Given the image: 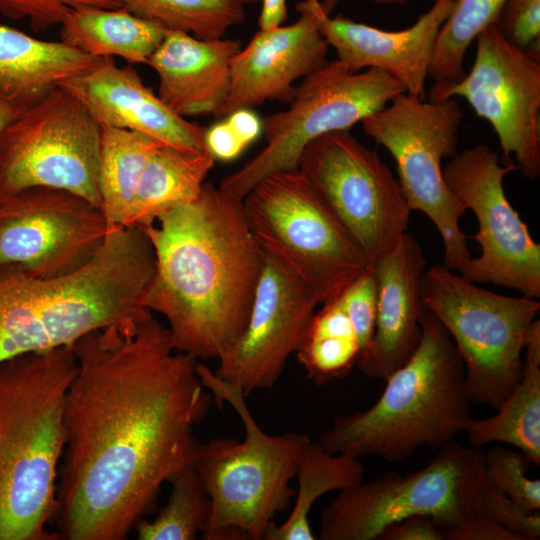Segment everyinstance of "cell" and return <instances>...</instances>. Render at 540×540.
<instances>
[{"mask_svg": "<svg viewBox=\"0 0 540 540\" xmlns=\"http://www.w3.org/2000/svg\"><path fill=\"white\" fill-rule=\"evenodd\" d=\"M77 371L53 524L63 540H123L163 483L194 461L193 429L212 398L199 360L175 349L153 315L134 329L96 330L73 345Z\"/></svg>", "mask_w": 540, "mask_h": 540, "instance_id": "6da1fadb", "label": "cell"}, {"mask_svg": "<svg viewBox=\"0 0 540 540\" xmlns=\"http://www.w3.org/2000/svg\"><path fill=\"white\" fill-rule=\"evenodd\" d=\"M140 229L155 255L144 306L166 319L177 351L218 360L246 327L264 260L243 200L205 182Z\"/></svg>", "mask_w": 540, "mask_h": 540, "instance_id": "7a4b0ae2", "label": "cell"}, {"mask_svg": "<svg viewBox=\"0 0 540 540\" xmlns=\"http://www.w3.org/2000/svg\"><path fill=\"white\" fill-rule=\"evenodd\" d=\"M155 272L150 240L138 227L116 226L79 269L40 278L19 265L0 267V362L72 346L101 329H134L152 315L144 298Z\"/></svg>", "mask_w": 540, "mask_h": 540, "instance_id": "3957f363", "label": "cell"}, {"mask_svg": "<svg viewBox=\"0 0 540 540\" xmlns=\"http://www.w3.org/2000/svg\"><path fill=\"white\" fill-rule=\"evenodd\" d=\"M76 371L72 346L0 362V540H59L50 526Z\"/></svg>", "mask_w": 540, "mask_h": 540, "instance_id": "277c9868", "label": "cell"}, {"mask_svg": "<svg viewBox=\"0 0 540 540\" xmlns=\"http://www.w3.org/2000/svg\"><path fill=\"white\" fill-rule=\"evenodd\" d=\"M421 327L415 352L385 380L374 405L337 416L318 445L332 454L399 462L423 446L439 449L464 431L471 402L463 360L445 327L427 308Z\"/></svg>", "mask_w": 540, "mask_h": 540, "instance_id": "5b68a950", "label": "cell"}, {"mask_svg": "<svg viewBox=\"0 0 540 540\" xmlns=\"http://www.w3.org/2000/svg\"><path fill=\"white\" fill-rule=\"evenodd\" d=\"M197 374L220 408L224 403L233 407L245 431L242 440L215 438L197 446L194 465L211 500L202 539L265 540L275 515L291 505L295 491L290 483L311 440L295 432H264L251 415L241 388L219 378L201 362Z\"/></svg>", "mask_w": 540, "mask_h": 540, "instance_id": "8992f818", "label": "cell"}, {"mask_svg": "<svg viewBox=\"0 0 540 540\" xmlns=\"http://www.w3.org/2000/svg\"><path fill=\"white\" fill-rule=\"evenodd\" d=\"M243 209L263 254L298 277L321 305L371 266L298 169L262 179L243 198Z\"/></svg>", "mask_w": 540, "mask_h": 540, "instance_id": "52a82bcc", "label": "cell"}, {"mask_svg": "<svg viewBox=\"0 0 540 540\" xmlns=\"http://www.w3.org/2000/svg\"><path fill=\"white\" fill-rule=\"evenodd\" d=\"M421 296L463 360L469 401L497 410L522 377L525 335L540 302L483 289L445 265L425 270Z\"/></svg>", "mask_w": 540, "mask_h": 540, "instance_id": "ba28073f", "label": "cell"}, {"mask_svg": "<svg viewBox=\"0 0 540 540\" xmlns=\"http://www.w3.org/2000/svg\"><path fill=\"white\" fill-rule=\"evenodd\" d=\"M484 452L448 442L421 470L389 471L341 490L321 514L319 540H378L410 516L433 518L442 530L471 513L484 483Z\"/></svg>", "mask_w": 540, "mask_h": 540, "instance_id": "9c48e42d", "label": "cell"}, {"mask_svg": "<svg viewBox=\"0 0 540 540\" xmlns=\"http://www.w3.org/2000/svg\"><path fill=\"white\" fill-rule=\"evenodd\" d=\"M463 118L455 98L430 101L405 92L361 121L364 132L394 158L410 209L423 212L436 226L444 265L455 272L472 258L459 225L467 209L447 186L442 160L455 155Z\"/></svg>", "mask_w": 540, "mask_h": 540, "instance_id": "30bf717a", "label": "cell"}, {"mask_svg": "<svg viewBox=\"0 0 540 540\" xmlns=\"http://www.w3.org/2000/svg\"><path fill=\"white\" fill-rule=\"evenodd\" d=\"M405 88L379 69L351 72L338 59L303 78L286 110L263 121L265 147L226 176L219 188L242 199L265 177L295 170L304 148L326 133L349 130L382 109Z\"/></svg>", "mask_w": 540, "mask_h": 540, "instance_id": "8fae6325", "label": "cell"}, {"mask_svg": "<svg viewBox=\"0 0 540 540\" xmlns=\"http://www.w3.org/2000/svg\"><path fill=\"white\" fill-rule=\"evenodd\" d=\"M100 124L69 91L57 87L0 133V195L52 187L97 207Z\"/></svg>", "mask_w": 540, "mask_h": 540, "instance_id": "7c38bea8", "label": "cell"}, {"mask_svg": "<svg viewBox=\"0 0 540 540\" xmlns=\"http://www.w3.org/2000/svg\"><path fill=\"white\" fill-rule=\"evenodd\" d=\"M297 169L372 264L407 232L410 209L378 153L349 130L326 133L303 150Z\"/></svg>", "mask_w": 540, "mask_h": 540, "instance_id": "4fadbf2b", "label": "cell"}, {"mask_svg": "<svg viewBox=\"0 0 540 540\" xmlns=\"http://www.w3.org/2000/svg\"><path fill=\"white\" fill-rule=\"evenodd\" d=\"M518 170L501 165L498 154L477 144L451 157L443 168L445 182L463 206L472 210L478 231L472 237L481 252L459 272L472 283H492L528 298L540 297V244L510 204L503 180Z\"/></svg>", "mask_w": 540, "mask_h": 540, "instance_id": "5bb4252c", "label": "cell"}, {"mask_svg": "<svg viewBox=\"0 0 540 540\" xmlns=\"http://www.w3.org/2000/svg\"><path fill=\"white\" fill-rule=\"evenodd\" d=\"M474 63L456 82H435L430 101L462 97L490 123L506 158L529 180L540 176V59L530 56L495 25L476 38Z\"/></svg>", "mask_w": 540, "mask_h": 540, "instance_id": "9a60e30c", "label": "cell"}, {"mask_svg": "<svg viewBox=\"0 0 540 540\" xmlns=\"http://www.w3.org/2000/svg\"><path fill=\"white\" fill-rule=\"evenodd\" d=\"M109 229L100 207L64 189L0 195V267L45 279L69 274L93 258Z\"/></svg>", "mask_w": 540, "mask_h": 540, "instance_id": "2e32d148", "label": "cell"}, {"mask_svg": "<svg viewBox=\"0 0 540 540\" xmlns=\"http://www.w3.org/2000/svg\"><path fill=\"white\" fill-rule=\"evenodd\" d=\"M263 266L246 327L218 359L214 373L246 396L272 389L289 357L302 346L319 304L294 274L263 254Z\"/></svg>", "mask_w": 540, "mask_h": 540, "instance_id": "e0dca14e", "label": "cell"}, {"mask_svg": "<svg viewBox=\"0 0 540 540\" xmlns=\"http://www.w3.org/2000/svg\"><path fill=\"white\" fill-rule=\"evenodd\" d=\"M323 4L319 0L299 2L301 16L296 22L260 29L253 35L232 59L229 92L215 117L266 101L290 102L294 83L329 62V45L319 28Z\"/></svg>", "mask_w": 540, "mask_h": 540, "instance_id": "ac0fdd59", "label": "cell"}, {"mask_svg": "<svg viewBox=\"0 0 540 540\" xmlns=\"http://www.w3.org/2000/svg\"><path fill=\"white\" fill-rule=\"evenodd\" d=\"M338 0H325L319 12V28L351 72L382 70L405 88L425 99V83L437 34L453 9L455 0H435L433 6L410 27L388 31L359 23L330 11Z\"/></svg>", "mask_w": 540, "mask_h": 540, "instance_id": "d6986e66", "label": "cell"}, {"mask_svg": "<svg viewBox=\"0 0 540 540\" xmlns=\"http://www.w3.org/2000/svg\"><path fill=\"white\" fill-rule=\"evenodd\" d=\"M73 94L104 126L150 136L164 145L205 151L201 126L181 117L144 85L131 67H119L105 57L59 85Z\"/></svg>", "mask_w": 540, "mask_h": 540, "instance_id": "ffe728a7", "label": "cell"}, {"mask_svg": "<svg viewBox=\"0 0 540 540\" xmlns=\"http://www.w3.org/2000/svg\"><path fill=\"white\" fill-rule=\"evenodd\" d=\"M377 291L373 340L357 367L370 378L385 381L415 352L425 307L421 281L426 258L419 242L406 232L397 245L372 264Z\"/></svg>", "mask_w": 540, "mask_h": 540, "instance_id": "44dd1931", "label": "cell"}, {"mask_svg": "<svg viewBox=\"0 0 540 540\" xmlns=\"http://www.w3.org/2000/svg\"><path fill=\"white\" fill-rule=\"evenodd\" d=\"M237 39H201L167 30L146 62L158 75L160 99L181 117L216 115L230 88Z\"/></svg>", "mask_w": 540, "mask_h": 540, "instance_id": "7402d4cb", "label": "cell"}, {"mask_svg": "<svg viewBox=\"0 0 540 540\" xmlns=\"http://www.w3.org/2000/svg\"><path fill=\"white\" fill-rule=\"evenodd\" d=\"M94 57L62 41H44L18 29L0 25V98L27 109L61 82L99 63Z\"/></svg>", "mask_w": 540, "mask_h": 540, "instance_id": "603a6c76", "label": "cell"}, {"mask_svg": "<svg viewBox=\"0 0 540 540\" xmlns=\"http://www.w3.org/2000/svg\"><path fill=\"white\" fill-rule=\"evenodd\" d=\"M60 25L61 41L68 46L94 57L119 56L129 63H146L167 31L122 6L76 9Z\"/></svg>", "mask_w": 540, "mask_h": 540, "instance_id": "cb8c5ba5", "label": "cell"}, {"mask_svg": "<svg viewBox=\"0 0 540 540\" xmlns=\"http://www.w3.org/2000/svg\"><path fill=\"white\" fill-rule=\"evenodd\" d=\"M215 161L207 150L160 146L144 167L125 226L147 227L173 207L195 200Z\"/></svg>", "mask_w": 540, "mask_h": 540, "instance_id": "d4e9b609", "label": "cell"}, {"mask_svg": "<svg viewBox=\"0 0 540 540\" xmlns=\"http://www.w3.org/2000/svg\"><path fill=\"white\" fill-rule=\"evenodd\" d=\"M97 188L108 227L125 226L144 167L164 145L145 134L100 125Z\"/></svg>", "mask_w": 540, "mask_h": 540, "instance_id": "484cf974", "label": "cell"}, {"mask_svg": "<svg viewBox=\"0 0 540 540\" xmlns=\"http://www.w3.org/2000/svg\"><path fill=\"white\" fill-rule=\"evenodd\" d=\"M464 431L475 448L493 442L509 444L540 466V356L526 354L522 377L497 413L471 417Z\"/></svg>", "mask_w": 540, "mask_h": 540, "instance_id": "4316f807", "label": "cell"}, {"mask_svg": "<svg viewBox=\"0 0 540 540\" xmlns=\"http://www.w3.org/2000/svg\"><path fill=\"white\" fill-rule=\"evenodd\" d=\"M365 468L350 454H332L310 441L302 452L296 477L294 507L281 525L269 528L265 540H314L309 513L315 501L327 492L344 490L363 481Z\"/></svg>", "mask_w": 540, "mask_h": 540, "instance_id": "83f0119b", "label": "cell"}, {"mask_svg": "<svg viewBox=\"0 0 540 540\" xmlns=\"http://www.w3.org/2000/svg\"><path fill=\"white\" fill-rule=\"evenodd\" d=\"M296 355L307 377L317 385L345 377L357 366L360 357L357 336L336 299L315 312Z\"/></svg>", "mask_w": 540, "mask_h": 540, "instance_id": "f1b7e54d", "label": "cell"}, {"mask_svg": "<svg viewBox=\"0 0 540 540\" xmlns=\"http://www.w3.org/2000/svg\"><path fill=\"white\" fill-rule=\"evenodd\" d=\"M133 14L201 39L224 37L245 20L247 7L261 0H118Z\"/></svg>", "mask_w": 540, "mask_h": 540, "instance_id": "f546056e", "label": "cell"}, {"mask_svg": "<svg viewBox=\"0 0 540 540\" xmlns=\"http://www.w3.org/2000/svg\"><path fill=\"white\" fill-rule=\"evenodd\" d=\"M171 491L166 504L151 520H140L134 530L139 540H194L211 512V500L194 461L168 481Z\"/></svg>", "mask_w": 540, "mask_h": 540, "instance_id": "4dcf8cb0", "label": "cell"}, {"mask_svg": "<svg viewBox=\"0 0 540 540\" xmlns=\"http://www.w3.org/2000/svg\"><path fill=\"white\" fill-rule=\"evenodd\" d=\"M506 0H455L441 26L432 51L428 77L456 82L464 75V58L477 36L499 19Z\"/></svg>", "mask_w": 540, "mask_h": 540, "instance_id": "1f68e13d", "label": "cell"}, {"mask_svg": "<svg viewBox=\"0 0 540 540\" xmlns=\"http://www.w3.org/2000/svg\"><path fill=\"white\" fill-rule=\"evenodd\" d=\"M531 462L521 451L492 447L484 453L485 481L528 511L540 509V481L526 475Z\"/></svg>", "mask_w": 540, "mask_h": 540, "instance_id": "d6a6232c", "label": "cell"}, {"mask_svg": "<svg viewBox=\"0 0 540 540\" xmlns=\"http://www.w3.org/2000/svg\"><path fill=\"white\" fill-rule=\"evenodd\" d=\"M84 7L114 9L118 0H0V13L13 20L26 19L34 31L60 25L74 10Z\"/></svg>", "mask_w": 540, "mask_h": 540, "instance_id": "836d02e7", "label": "cell"}, {"mask_svg": "<svg viewBox=\"0 0 540 540\" xmlns=\"http://www.w3.org/2000/svg\"><path fill=\"white\" fill-rule=\"evenodd\" d=\"M336 300L353 325L360 348V360L370 348L376 325L377 291L372 267L356 278Z\"/></svg>", "mask_w": 540, "mask_h": 540, "instance_id": "e575fe53", "label": "cell"}, {"mask_svg": "<svg viewBox=\"0 0 540 540\" xmlns=\"http://www.w3.org/2000/svg\"><path fill=\"white\" fill-rule=\"evenodd\" d=\"M474 513L485 516L505 527L520 540L540 538V513L528 511L508 496L489 485L484 478Z\"/></svg>", "mask_w": 540, "mask_h": 540, "instance_id": "d590c367", "label": "cell"}, {"mask_svg": "<svg viewBox=\"0 0 540 540\" xmlns=\"http://www.w3.org/2000/svg\"><path fill=\"white\" fill-rule=\"evenodd\" d=\"M495 26L512 44L540 59V0H506Z\"/></svg>", "mask_w": 540, "mask_h": 540, "instance_id": "8d00e7d4", "label": "cell"}, {"mask_svg": "<svg viewBox=\"0 0 540 540\" xmlns=\"http://www.w3.org/2000/svg\"><path fill=\"white\" fill-rule=\"evenodd\" d=\"M444 540H520L497 522L477 513L443 530Z\"/></svg>", "mask_w": 540, "mask_h": 540, "instance_id": "74e56055", "label": "cell"}, {"mask_svg": "<svg viewBox=\"0 0 540 540\" xmlns=\"http://www.w3.org/2000/svg\"><path fill=\"white\" fill-rule=\"evenodd\" d=\"M378 540H444V533L433 518L416 515L390 524Z\"/></svg>", "mask_w": 540, "mask_h": 540, "instance_id": "f35d334b", "label": "cell"}, {"mask_svg": "<svg viewBox=\"0 0 540 540\" xmlns=\"http://www.w3.org/2000/svg\"><path fill=\"white\" fill-rule=\"evenodd\" d=\"M206 150L215 160L232 161L247 148L224 119L204 131Z\"/></svg>", "mask_w": 540, "mask_h": 540, "instance_id": "ab89813d", "label": "cell"}, {"mask_svg": "<svg viewBox=\"0 0 540 540\" xmlns=\"http://www.w3.org/2000/svg\"><path fill=\"white\" fill-rule=\"evenodd\" d=\"M224 118L247 147L263 132V121L251 108L234 110Z\"/></svg>", "mask_w": 540, "mask_h": 540, "instance_id": "60d3db41", "label": "cell"}, {"mask_svg": "<svg viewBox=\"0 0 540 540\" xmlns=\"http://www.w3.org/2000/svg\"><path fill=\"white\" fill-rule=\"evenodd\" d=\"M287 19V0H261V11L258 18L260 29H269Z\"/></svg>", "mask_w": 540, "mask_h": 540, "instance_id": "b9f144b4", "label": "cell"}, {"mask_svg": "<svg viewBox=\"0 0 540 540\" xmlns=\"http://www.w3.org/2000/svg\"><path fill=\"white\" fill-rule=\"evenodd\" d=\"M23 109L17 108L0 98V133L14 119H16Z\"/></svg>", "mask_w": 540, "mask_h": 540, "instance_id": "7bdbcfd3", "label": "cell"}, {"mask_svg": "<svg viewBox=\"0 0 540 540\" xmlns=\"http://www.w3.org/2000/svg\"><path fill=\"white\" fill-rule=\"evenodd\" d=\"M372 1L379 5H387V4H404L409 0H372Z\"/></svg>", "mask_w": 540, "mask_h": 540, "instance_id": "ee69618b", "label": "cell"}]
</instances>
